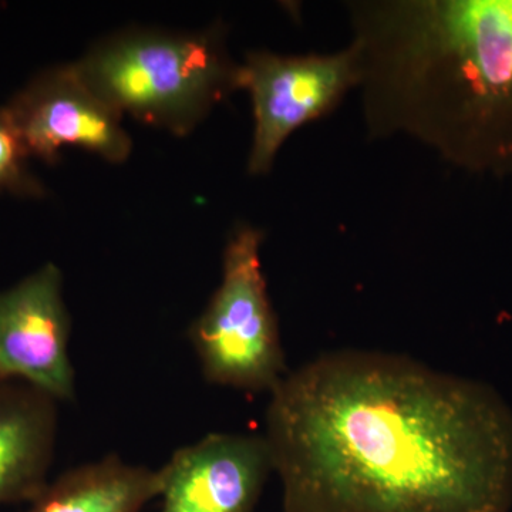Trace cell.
Masks as SVG:
<instances>
[{
    "label": "cell",
    "instance_id": "6da1fadb",
    "mask_svg": "<svg viewBox=\"0 0 512 512\" xmlns=\"http://www.w3.org/2000/svg\"><path fill=\"white\" fill-rule=\"evenodd\" d=\"M282 512H510L512 410L484 383L339 350L271 392Z\"/></svg>",
    "mask_w": 512,
    "mask_h": 512
},
{
    "label": "cell",
    "instance_id": "7a4b0ae2",
    "mask_svg": "<svg viewBox=\"0 0 512 512\" xmlns=\"http://www.w3.org/2000/svg\"><path fill=\"white\" fill-rule=\"evenodd\" d=\"M363 121L466 173L512 177V0L346 2Z\"/></svg>",
    "mask_w": 512,
    "mask_h": 512
},
{
    "label": "cell",
    "instance_id": "3957f363",
    "mask_svg": "<svg viewBox=\"0 0 512 512\" xmlns=\"http://www.w3.org/2000/svg\"><path fill=\"white\" fill-rule=\"evenodd\" d=\"M74 66L121 116L177 136L238 90L239 63L218 26L197 33L127 30L101 40Z\"/></svg>",
    "mask_w": 512,
    "mask_h": 512
},
{
    "label": "cell",
    "instance_id": "277c9868",
    "mask_svg": "<svg viewBox=\"0 0 512 512\" xmlns=\"http://www.w3.org/2000/svg\"><path fill=\"white\" fill-rule=\"evenodd\" d=\"M262 242L264 232L251 225L229 235L221 284L188 336L207 382L271 393L289 372L262 271Z\"/></svg>",
    "mask_w": 512,
    "mask_h": 512
},
{
    "label": "cell",
    "instance_id": "5b68a950",
    "mask_svg": "<svg viewBox=\"0 0 512 512\" xmlns=\"http://www.w3.org/2000/svg\"><path fill=\"white\" fill-rule=\"evenodd\" d=\"M360 79L359 56L350 43L335 53L248 52L238 70V90H247L254 113L248 173L268 174L286 140L328 116L359 89Z\"/></svg>",
    "mask_w": 512,
    "mask_h": 512
},
{
    "label": "cell",
    "instance_id": "8992f818",
    "mask_svg": "<svg viewBox=\"0 0 512 512\" xmlns=\"http://www.w3.org/2000/svg\"><path fill=\"white\" fill-rule=\"evenodd\" d=\"M29 157L55 163L63 147H80L113 164L133 141L120 113L97 96L73 64L37 74L5 106Z\"/></svg>",
    "mask_w": 512,
    "mask_h": 512
},
{
    "label": "cell",
    "instance_id": "52a82bcc",
    "mask_svg": "<svg viewBox=\"0 0 512 512\" xmlns=\"http://www.w3.org/2000/svg\"><path fill=\"white\" fill-rule=\"evenodd\" d=\"M72 322L55 264L0 292V370L59 402L76 396L69 356Z\"/></svg>",
    "mask_w": 512,
    "mask_h": 512
},
{
    "label": "cell",
    "instance_id": "ba28073f",
    "mask_svg": "<svg viewBox=\"0 0 512 512\" xmlns=\"http://www.w3.org/2000/svg\"><path fill=\"white\" fill-rule=\"evenodd\" d=\"M272 471L264 436L208 434L158 470L161 512H252Z\"/></svg>",
    "mask_w": 512,
    "mask_h": 512
},
{
    "label": "cell",
    "instance_id": "9c48e42d",
    "mask_svg": "<svg viewBox=\"0 0 512 512\" xmlns=\"http://www.w3.org/2000/svg\"><path fill=\"white\" fill-rule=\"evenodd\" d=\"M57 402L19 380L0 382V504L45 491L55 457Z\"/></svg>",
    "mask_w": 512,
    "mask_h": 512
},
{
    "label": "cell",
    "instance_id": "30bf717a",
    "mask_svg": "<svg viewBox=\"0 0 512 512\" xmlns=\"http://www.w3.org/2000/svg\"><path fill=\"white\" fill-rule=\"evenodd\" d=\"M160 493L158 471L110 454L57 477L29 512H141Z\"/></svg>",
    "mask_w": 512,
    "mask_h": 512
},
{
    "label": "cell",
    "instance_id": "8fae6325",
    "mask_svg": "<svg viewBox=\"0 0 512 512\" xmlns=\"http://www.w3.org/2000/svg\"><path fill=\"white\" fill-rule=\"evenodd\" d=\"M28 158L8 110L0 106V192L22 197L43 195V185L29 171Z\"/></svg>",
    "mask_w": 512,
    "mask_h": 512
},
{
    "label": "cell",
    "instance_id": "7c38bea8",
    "mask_svg": "<svg viewBox=\"0 0 512 512\" xmlns=\"http://www.w3.org/2000/svg\"><path fill=\"white\" fill-rule=\"evenodd\" d=\"M5 380H10L8 377L3 375L2 370H0V382H5Z\"/></svg>",
    "mask_w": 512,
    "mask_h": 512
}]
</instances>
